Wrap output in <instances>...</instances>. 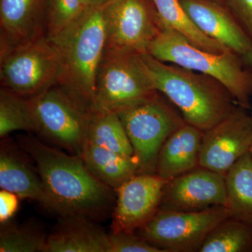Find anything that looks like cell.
Returning <instances> with one entry per match:
<instances>
[{
  "label": "cell",
  "instance_id": "6da1fadb",
  "mask_svg": "<svg viewBox=\"0 0 252 252\" xmlns=\"http://www.w3.org/2000/svg\"><path fill=\"white\" fill-rule=\"evenodd\" d=\"M20 147L35 162L48 210L61 217L104 216L114 202V189L94 177L80 156L67 154L31 136L19 137Z\"/></svg>",
  "mask_w": 252,
  "mask_h": 252
},
{
  "label": "cell",
  "instance_id": "7a4b0ae2",
  "mask_svg": "<svg viewBox=\"0 0 252 252\" xmlns=\"http://www.w3.org/2000/svg\"><path fill=\"white\" fill-rule=\"evenodd\" d=\"M154 89L180 109L187 124L205 131L230 115L238 104L215 78L140 54Z\"/></svg>",
  "mask_w": 252,
  "mask_h": 252
},
{
  "label": "cell",
  "instance_id": "3957f363",
  "mask_svg": "<svg viewBox=\"0 0 252 252\" xmlns=\"http://www.w3.org/2000/svg\"><path fill=\"white\" fill-rule=\"evenodd\" d=\"M49 39L61 61L58 86L83 110L92 114L96 110V74L105 48L102 7L86 8L72 26Z\"/></svg>",
  "mask_w": 252,
  "mask_h": 252
},
{
  "label": "cell",
  "instance_id": "277c9868",
  "mask_svg": "<svg viewBox=\"0 0 252 252\" xmlns=\"http://www.w3.org/2000/svg\"><path fill=\"white\" fill-rule=\"evenodd\" d=\"M148 54L162 62L215 78L228 89L239 106L251 109L252 70L240 55L232 51L214 53L199 49L165 28L149 46Z\"/></svg>",
  "mask_w": 252,
  "mask_h": 252
},
{
  "label": "cell",
  "instance_id": "5b68a950",
  "mask_svg": "<svg viewBox=\"0 0 252 252\" xmlns=\"http://www.w3.org/2000/svg\"><path fill=\"white\" fill-rule=\"evenodd\" d=\"M133 149L139 174H155L159 152L168 137L186 122L160 97L117 112Z\"/></svg>",
  "mask_w": 252,
  "mask_h": 252
},
{
  "label": "cell",
  "instance_id": "8992f818",
  "mask_svg": "<svg viewBox=\"0 0 252 252\" xmlns=\"http://www.w3.org/2000/svg\"><path fill=\"white\" fill-rule=\"evenodd\" d=\"M158 93L140 54L104 49L96 74V110L106 109L117 112Z\"/></svg>",
  "mask_w": 252,
  "mask_h": 252
},
{
  "label": "cell",
  "instance_id": "52a82bcc",
  "mask_svg": "<svg viewBox=\"0 0 252 252\" xmlns=\"http://www.w3.org/2000/svg\"><path fill=\"white\" fill-rule=\"evenodd\" d=\"M228 217L223 205L198 212L158 210L135 233L163 252H199L210 232Z\"/></svg>",
  "mask_w": 252,
  "mask_h": 252
},
{
  "label": "cell",
  "instance_id": "ba28073f",
  "mask_svg": "<svg viewBox=\"0 0 252 252\" xmlns=\"http://www.w3.org/2000/svg\"><path fill=\"white\" fill-rule=\"evenodd\" d=\"M61 61L46 36L0 58L1 87L23 97H33L58 85Z\"/></svg>",
  "mask_w": 252,
  "mask_h": 252
},
{
  "label": "cell",
  "instance_id": "9c48e42d",
  "mask_svg": "<svg viewBox=\"0 0 252 252\" xmlns=\"http://www.w3.org/2000/svg\"><path fill=\"white\" fill-rule=\"evenodd\" d=\"M29 99L36 132L69 153L81 157L91 114L83 110L58 85Z\"/></svg>",
  "mask_w": 252,
  "mask_h": 252
},
{
  "label": "cell",
  "instance_id": "30bf717a",
  "mask_svg": "<svg viewBox=\"0 0 252 252\" xmlns=\"http://www.w3.org/2000/svg\"><path fill=\"white\" fill-rule=\"evenodd\" d=\"M106 50L148 53L163 29L152 0H113L102 7Z\"/></svg>",
  "mask_w": 252,
  "mask_h": 252
},
{
  "label": "cell",
  "instance_id": "8fae6325",
  "mask_svg": "<svg viewBox=\"0 0 252 252\" xmlns=\"http://www.w3.org/2000/svg\"><path fill=\"white\" fill-rule=\"evenodd\" d=\"M252 145V116L238 106L228 117L203 131L199 166L225 176Z\"/></svg>",
  "mask_w": 252,
  "mask_h": 252
},
{
  "label": "cell",
  "instance_id": "7c38bea8",
  "mask_svg": "<svg viewBox=\"0 0 252 252\" xmlns=\"http://www.w3.org/2000/svg\"><path fill=\"white\" fill-rule=\"evenodd\" d=\"M226 203L225 176L199 166L167 181L159 210L198 212Z\"/></svg>",
  "mask_w": 252,
  "mask_h": 252
},
{
  "label": "cell",
  "instance_id": "4fadbf2b",
  "mask_svg": "<svg viewBox=\"0 0 252 252\" xmlns=\"http://www.w3.org/2000/svg\"><path fill=\"white\" fill-rule=\"evenodd\" d=\"M167 181L156 174H137L116 189L112 232H135L158 211Z\"/></svg>",
  "mask_w": 252,
  "mask_h": 252
},
{
  "label": "cell",
  "instance_id": "5bb4252c",
  "mask_svg": "<svg viewBox=\"0 0 252 252\" xmlns=\"http://www.w3.org/2000/svg\"><path fill=\"white\" fill-rule=\"evenodd\" d=\"M49 0H0V58L46 36Z\"/></svg>",
  "mask_w": 252,
  "mask_h": 252
},
{
  "label": "cell",
  "instance_id": "9a60e30c",
  "mask_svg": "<svg viewBox=\"0 0 252 252\" xmlns=\"http://www.w3.org/2000/svg\"><path fill=\"white\" fill-rule=\"evenodd\" d=\"M203 34L240 56L252 47V40L233 15L212 0H180Z\"/></svg>",
  "mask_w": 252,
  "mask_h": 252
},
{
  "label": "cell",
  "instance_id": "2e32d148",
  "mask_svg": "<svg viewBox=\"0 0 252 252\" xmlns=\"http://www.w3.org/2000/svg\"><path fill=\"white\" fill-rule=\"evenodd\" d=\"M46 252H109V234L89 217H61L48 235Z\"/></svg>",
  "mask_w": 252,
  "mask_h": 252
},
{
  "label": "cell",
  "instance_id": "e0dca14e",
  "mask_svg": "<svg viewBox=\"0 0 252 252\" xmlns=\"http://www.w3.org/2000/svg\"><path fill=\"white\" fill-rule=\"evenodd\" d=\"M203 130L185 122L162 145L157 158L156 175L166 181L199 167Z\"/></svg>",
  "mask_w": 252,
  "mask_h": 252
},
{
  "label": "cell",
  "instance_id": "ac0fdd59",
  "mask_svg": "<svg viewBox=\"0 0 252 252\" xmlns=\"http://www.w3.org/2000/svg\"><path fill=\"white\" fill-rule=\"evenodd\" d=\"M0 187L19 198L32 199L46 207L45 192L37 170H33L13 149L4 146L0 152Z\"/></svg>",
  "mask_w": 252,
  "mask_h": 252
},
{
  "label": "cell",
  "instance_id": "d6986e66",
  "mask_svg": "<svg viewBox=\"0 0 252 252\" xmlns=\"http://www.w3.org/2000/svg\"><path fill=\"white\" fill-rule=\"evenodd\" d=\"M81 157L94 177L114 190L139 174L133 156L112 152L89 142H86Z\"/></svg>",
  "mask_w": 252,
  "mask_h": 252
},
{
  "label": "cell",
  "instance_id": "ffe728a7",
  "mask_svg": "<svg viewBox=\"0 0 252 252\" xmlns=\"http://www.w3.org/2000/svg\"><path fill=\"white\" fill-rule=\"evenodd\" d=\"M229 216L252 225V157L245 154L225 175Z\"/></svg>",
  "mask_w": 252,
  "mask_h": 252
},
{
  "label": "cell",
  "instance_id": "44dd1931",
  "mask_svg": "<svg viewBox=\"0 0 252 252\" xmlns=\"http://www.w3.org/2000/svg\"><path fill=\"white\" fill-rule=\"evenodd\" d=\"M162 27L184 36L192 45L214 53L230 51L203 34L184 9L180 0H152Z\"/></svg>",
  "mask_w": 252,
  "mask_h": 252
},
{
  "label": "cell",
  "instance_id": "7402d4cb",
  "mask_svg": "<svg viewBox=\"0 0 252 252\" xmlns=\"http://www.w3.org/2000/svg\"><path fill=\"white\" fill-rule=\"evenodd\" d=\"M86 142L134 157L133 149L122 121L114 111L98 109L91 114Z\"/></svg>",
  "mask_w": 252,
  "mask_h": 252
},
{
  "label": "cell",
  "instance_id": "603a6c76",
  "mask_svg": "<svg viewBox=\"0 0 252 252\" xmlns=\"http://www.w3.org/2000/svg\"><path fill=\"white\" fill-rule=\"evenodd\" d=\"M199 252H252V225L228 217L210 232Z\"/></svg>",
  "mask_w": 252,
  "mask_h": 252
},
{
  "label": "cell",
  "instance_id": "cb8c5ba5",
  "mask_svg": "<svg viewBox=\"0 0 252 252\" xmlns=\"http://www.w3.org/2000/svg\"><path fill=\"white\" fill-rule=\"evenodd\" d=\"M17 130L37 132L35 118L29 98L9 89L0 90V137Z\"/></svg>",
  "mask_w": 252,
  "mask_h": 252
},
{
  "label": "cell",
  "instance_id": "d4e9b609",
  "mask_svg": "<svg viewBox=\"0 0 252 252\" xmlns=\"http://www.w3.org/2000/svg\"><path fill=\"white\" fill-rule=\"evenodd\" d=\"M48 235L31 223H4L0 232V252H46Z\"/></svg>",
  "mask_w": 252,
  "mask_h": 252
},
{
  "label": "cell",
  "instance_id": "484cf974",
  "mask_svg": "<svg viewBox=\"0 0 252 252\" xmlns=\"http://www.w3.org/2000/svg\"><path fill=\"white\" fill-rule=\"evenodd\" d=\"M86 8L82 0H49L46 14V36H57L82 16Z\"/></svg>",
  "mask_w": 252,
  "mask_h": 252
},
{
  "label": "cell",
  "instance_id": "4316f807",
  "mask_svg": "<svg viewBox=\"0 0 252 252\" xmlns=\"http://www.w3.org/2000/svg\"><path fill=\"white\" fill-rule=\"evenodd\" d=\"M109 240V252H163L135 232H112Z\"/></svg>",
  "mask_w": 252,
  "mask_h": 252
},
{
  "label": "cell",
  "instance_id": "83f0119b",
  "mask_svg": "<svg viewBox=\"0 0 252 252\" xmlns=\"http://www.w3.org/2000/svg\"><path fill=\"white\" fill-rule=\"evenodd\" d=\"M229 11L252 40V0H226Z\"/></svg>",
  "mask_w": 252,
  "mask_h": 252
},
{
  "label": "cell",
  "instance_id": "f1b7e54d",
  "mask_svg": "<svg viewBox=\"0 0 252 252\" xmlns=\"http://www.w3.org/2000/svg\"><path fill=\"white\" fill-rule=\"evenodd\" d=\"M19 197L9 190L1 189L0 191V223H8L10 219L17 211Z\"/></svg>",
  "mask_w": 252,
  "mask_h": 252
},
{
  "label": "cell",
  "instance_id": "f546056e",
  "mask_svg": "<svg viewBox=\"0 0 252 252\" xmlns=\"http://www.w3.org/2000/svg\"><path fill=\"white\" fill-rule=\"evenodd\" d=\"M113 0H82L86 8L103 7Z\"/></svg>",
  "mask_w": 252,
  "mask_h": 252
},
{
  "label": "cell",
  "instance_id": "4dcf8cb0",
  "mask_svg": "<svg viewBox=\"0 0 252 252\" xmlns=\"http://www.w3.org/2000/svg\"><path fill=\"white\" fill-rule=\"evenodd\" d=\"M244 61L246 63L247 65L252 70V47L249 50L248 52L243 56ZM250 114L252 116V106L250 109Z\"/></svg>",
  "mask_w": 252,
  "mask_h": 252
},
{
  "label": "cell",
  "instance_id": "1f68e13d",
  "mask_svg": "<svg viewBox=\"0 0 252 252\" xmlns=\"http://www.w3.org/2000/svg\"><path fill=\"white\" fill-rule=\"evenodd\" d=\"M250 154H251V155L252 157V145L251 148H250Z\"/></svg>",
  "mask_w": 252,
  "mask_h": 252
}]
</instances>
